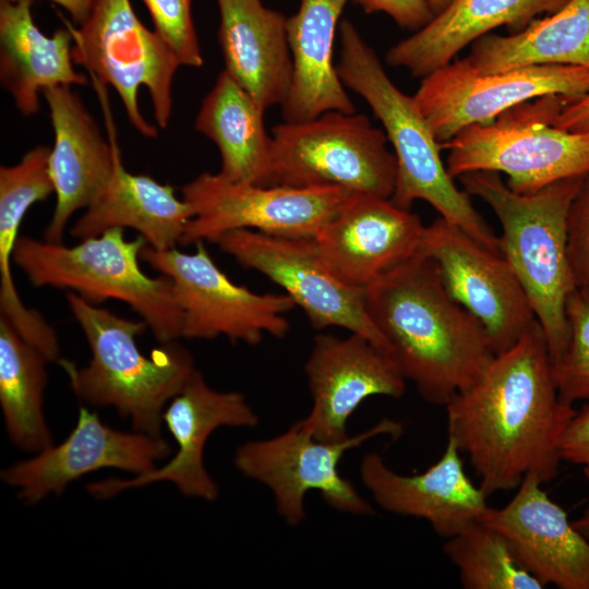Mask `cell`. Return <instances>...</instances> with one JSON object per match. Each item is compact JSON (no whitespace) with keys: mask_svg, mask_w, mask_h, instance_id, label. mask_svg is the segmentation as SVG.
Returning a JSON list of instances; mask_svg holds the SVG:
<instances>
[{"mask_svg":"<svg viewBox=\"0 0 589 589\" xmlns=\"http://www.w3.org/2000/svg\"><path fill=\"white\" fill-rule=\"evenodd\" d=\"M445 408L448 438L467 455L488 496L517 489L529 474L543 484L557 476L562 437L576 409L558 396L539 323Z\"/></svg>","mask_w":589,"mask_h":589,"instance_id":"1","label":"cell"},{"mask_svg":"<svg viewBox=\"0 0 589 589\" xmlns=\"http://www.w3.org/2000/svg\"><path fill=\"white\" fill-rule=\"evenodd\" d=\"M364 301L388 356L429 404L445 406L495 356L483 325L448 293L436 264L419 250L366 286Z\"/></svg>","mask_w":589,"mask_h":589,"instance_id":"2","label":"cell"},{"mask_svg":"<svg viewBox=\"0 0 589 589\" xmlns=\"http://www.w3.org/2000/svg\"><path fill=\"white\" fill-rule=\"evenodd\" d=\"M582 178L519 194L498 172L473 171L459 177L464 191L481 199L498 219L500 251L527 294L552 362L564 352L569 335L566 303L576 287L567 251V219Z\"/></svg>","mask_w":589,"mask_h":589,"instance_id":"3","label":"cell"},{"mask_svg":"<svg viewBox=\"0 0 589 589\" xmlns=\"http://www.w3.org/2000/svg\"><path fill=\"white\" fill-rule=\"evenodd\" d=\"M339 38V77L346 88L366 101L393 146L397 177L389 200L405 209H410L417 200L425 201L440 217L500 252L498 236L474 208L470 195L458 189L448 173L440 154L441 144L414 97L392 82L373 48L349 20L340 22Z\"/></svg>","mask_w":589,"mask_h":589,"instance_id":"4","label":"cell"},{"mask_svg":"<svg viewBox=\"0 0 589 589\" xmlns=\"http://www.w3.org/2000/svg\"><path fill=\"white\" fill-rule=\"evenodd\" d=\"M65 299L92 353L83 368L65 359L58 362L74 394L93 406L115 407L134 431L160 436L166 402L196 370L190 351L175 340L145 356L137 346L148 328L143 320L119 316L73 291Z\"/></svg>","mask_w":589,"mask_h":589,"instance_id":"5","label":"cell"},{"mask_svg":"<svg viewBox=\"0 0 589 589\" xmlns=\"http://www.w3.org/2000/svg\"><path fill=\"white\" fill-rule=\"evenodd\" d=\"M143 237L128 240L122 228L82 239L73 247L20 237L12 263L34 287L73 291L98 304L113 299L129 304L160 344L181 338L182 312L165 275L151 277L141 266Z\"/></svg>","mask_w":589,"mask_h":589,"instance_id":"6","label":"cell"},{"mask_svg":"<svg viewBox=\"0 0 589 589\" xmlns=\"http://www.w3.org/2000/svg\"><path fill=\"white\" fill-rule=\"evenodd\" d=\"M560 95L526 101L488 124H470L442 143L450 177L473 171L503 172L507 187L531 194L556 181L589 173V132H568L552 123L565 105ZM570 99V98H569Z\"/></svg>","mask_w":589,"mask_h":589,"instance_id":"7","label":"cell"},{"mask_svg":"<svg viewBox=\"0 0 589 589\" xmlns=\"http://www.w3.org/2000/svg\"><path fill=\"white\" fill-rule=\"evenodd\" d=\"M265 187H338L390 199L397 163L384 131L365 115L332 110L272 129Z\"/></svg>","mask_w":589,"mask_h":589,"instance_id":"8","label":"cell"},{"mask_svg":"<svg viewBox=\"0 0 589 589\" xmlns=\"http://www.w3.org/2000/svg\"><path fill=\"white\" fill-rule=\"evenodd\" d=\"M65 25L73 36V62L116 91L129 122L141 135L156 137L157 128L140 110L139 89L146 87L157 125L167 128L173 79L181 67L170 46L140 21L130 0H95L82 25Z\"/></svg>","mask_w":589,"mask_h":589,"instance_id":"9","label":"cell"},{"mask_svg":"<svg viewBox=\"0 0 589 589\" xmlns=\"http://www.w3.org/2000/svg\"><path fill=\"white\" fill-rule=\"evenodd\" d=\"M401 433L400 422L384 418L345 441L323 442L297 421L277 436L240 445L233 462L242 474L269 489L278 515L289 526L305 519L304 497L309 491H317L337 510L371 516L375 513L373 506L340 474L338 466L347 450L365 441L382 434L398 438Z\"/></svg>","mask_w":589,"mask_h":589,"instance_id":"10","label":"cell"},{"mask_svg":"<svg viewBox=\"0 0 589 589\" xmlns=\"http://www.w3.org/2000/svg\"><path fill=\"white\" fill-rule=\"evenodd\" d=\"M193 253L145 245L141 260L170 278L182 312L181 338L259 345L265 334L284 338L290 324L285 314L297 305L287 293H257L235 284L216 265L204 241Z\"/></svg>","mask_w":589,"mask_h":589,"instance_id":"11","label":"cell"},{"mask_svg":"<svg viewBox=\"0 0 589 589\" xmlns=\"http://www.w3.org/2000/svg\"><path fill=\"white\" fill-rule=\"evenodd\" d=\"M353 193L338 187L289 188L233 182L202 172L181 189L193 217L181 244L215 243L224 233L248 229L272 236L315 238Z\"/></svg>","mask_w":589,"mask_h":589,"instance_id":"12","label":"cell"},{"mask_svg":"<svg viewBox=\"0 0 589 589\" xmlns=\"http://www.w3.org/2000/svg\"><path fill=\"white\" fill-rule=\"evenodd\" d=\"M588 93L589 68L536 64L479 73L459 59L422 77L413 97L442 144L466 127L491 123L522 103L549 95L577 99Z\"/></svg>","mask_w":589,"mask_h":589,"instance_id":"13","label":"cell"},{"mask_svg":"<svg viewBox=\"0 0 589 589\" xmlns=\"http://www.w3.org/2000/svg\"><path fill=\"white\" fill-rule=\"evenodd\" d=\"M215 244L244 268L280 286L314 329L346 328L386 351L385 340L368 314L364 288L338 279L321 259L314 238L239 229L221 235Z\"/></svg>","mask_w":589,"mask_h":589,"instance_id":"14","label":"cell"},{"mask_svg":"<svg viewBox=\"0 0 589 589\" xmlns=\"http://www.w3.org/2000/svg\"><path fill=\"white\" fill-rule=\"evenodd\" d=\"M419 252L436 264L448 293L483 325L495 354L538 323L505 257L459 226L436 218L424 227Z\"/></svg>","mask_w":589,"mask_h":589,"instance_id":"15","label":"cell"},{"mask_svg":"<svg viewBox=\"0 0 589 589\" xmlns=\"http://www.w3.org/2000/svg\"><path fill=\"white\" fill-rule=\"evenodd\" d=\"M259 421L241 393L216 390L195 370L163 413V422L178 444L170 461L128 480L105 479L87 484L86 489L95 498L104 500L127 489L170 481L184 496L213 502L219 489L203 461L208 437L221 426L254 428Z\"/></svg>","mask_w":589,"mask_h":589,"instance_id":"16","label":"cell"},{"mask_svg":"<svg viewBox=\"0 0 589 589\" xmlns=\"http://www.w3.org/2000/svg\"><path fill=\"white\" fill-rule=\"evenodd\" d=\"M304 372L312 407L300 422L323 442L347 440L348 420L366 398H399L406 390V380L388 353L356 333L344 338L315 335Z\"/></svg>","mask_w":589,"mask_h":589,"instance_id":"17","label":"cell"},{"mask_svg":"<svg viewBox=\"0 0 589 589\" xmlns=\"http://www.w3.org/2000/svg\"><path fill=\"white\" fill-rule=\"evenodd\" d=\"M170 453L171 446L160 436L118 431L103 423L96 412L81 407L75 428L62 443L11 465L1 471V479L32 505L50 493L61 494L72 481L101 468L136 476L148 472Z\"/></svg>","mask_w":589,"mask_h":589,"instance_id":"18","label":"cell"},{"mask_svg":"<svg viewBox=\"0 0 589 589\" xmlns=\"http://www.w3.org/2000/svg\"><path fill=\"white\" fill-rule=\"evenodd\" d=\"M424 227L419 215L389 199L351 193L314 240L338 279L365 288L417 254Z\"/></svg>","mask_w":589,"mask_h":589,"instance_id":"19","label":"cell"},{"mask_svg":"<svg viewBox=\"0 0 589 589\" xmlns=\"http://www.w3.org/2000/svg\"><path fill=\"white\" fill-rule=\"evenodd\" d=\"M526 476L503 507H490L481 519L506 541L516 562L543 587L589 589V541L567 513Z\"/></svg>","mask_w":589,"mask_h":589,"instance_id":"20","label":"cell"},{"mask_svg":"<svg viewBox=\"0 0 589 589\" xmlns=\"http://www.w3.org/2000/svg\"><path fill=\"white\" fill-rule=\"evenodd\" d=\"M460 450L447 437L441 458L421 473L404 476L390 469L377 453L360 462V478L384 510L426 520L443 538H450L490 509L489 497L467 476Z\"/></svg>","mask_w":589,"mask_h":589,"instance_id":"21","label":"cell"},{"mask_svg":"<svg viewBox=\"0 0 589 589\" xmlns=\"http://www.w3.org/2000/svg\"><path fill=\"white\" fill-rule=\"evenodd\" d=\"M43 96L55 134L48 171L56 194L44 238L61 243L72 215L85 209L107 184L119 147L113 137L106 141L72 86L58 85L44 91Z\"/></svg>","mask_w":589,"mask_h":589,"instance_id":"22","label":"cell"},{"mask_svg":"<svg viewBox=\"0 0 589 589\" xmlns=\"http://www.w3.org/2000/svg\"><path fill=\"white\" fill-rule=\"evenodd\" d=\"M225 71L264 111L281 106L292 81L287 16L262 0H217Z\"/></svg>","mask_w":589,"mask_h":589,"instance_id":"23","label":"cell"},{"mask_svg":"<svg viewBox=\"0 0 589 589\" xmlns=\"http://www.w3.org/2000/svg\"><path fill=\"white\" fill-rule=\"evenodd\" d=\"M32 3L0 1V82L25 117L38 111L44 91L88 82L74 69L70 28L45 35L34 22Z\"/></svg>","mask_w":589,"mask_h":589,"instance_id":"24","label":"cell"},{"mask_svg":"<svg viewBox=\"0 0 589 589\" xmlns=\"http://www.w3.org/2000/svg\"><path fill=\"white\" fill-rule=\"evenodd\" d=\"M348 1L301 0L287 19L292 81L280 106L285 122L311 120L332 110L356 112L333 62L337 26Z\"/></svg>","mask_w":589,"mask_h":589,"instance_id":"25","label":"cell"},{"mask_svg":"<svg viewBox=\"0 0 589 589\" xmlns=\"http://www.w3.org/2000/svg\"><path fill=\"white\" fill-rule=\"evenodd\" d=\"M568 0H453L442 12L386 52V62L424 77L452 62L467 45L501 25L525 28L541 13L558 11ZM515 32V33H516Z\"/></svg>","mask_w":589,"mask_h":589,"instance_id":"26","label":"cell"},{"mask_svg":"<svg viewBox=\"0 0 589 589\" xmlns=\"http://www.w3.org/2000/svg\"><path fill=\"white\" fill-rule=\"evenodd\" d=\"M192 217L190 205L177 197L173 187L129 172L118 149L110 179L70 228V235L82 240L112 228H131L153 249L169 250L181 244Z\"/></svg>","mask_w":589,"mask_h":589,"instance_id":"27","label":"cell"},{"mask_svg":"<svg viewBox=\"0 0 589 589\" xmlns=\"http://www.w3.org/2000/svg\"><path fill=\"white\" fill-rule=\"evenodd\" d=\"M50 148L37 145L12 166L0 167V315L48 362H58L60 346L52 326L35 309L26 306L12 276V254L27 211L55 193L48 171Z\"/></svg>","mask_w":589,"mask_h":589,"instance_id":"28","label":"cell"},{"mask_svg":"<svg viewBox=\"0 0 589 589\" xmlns=\"http://www.w3.org/2000/svg\"><path fill=\"white\" fill-rule=\"evenodd\" d=\"M264 112L225 70L219 73L201 104L194 128L217 146L218 172L224 178L264 184L273 142Z\"/></svg>","mask_w":589,"mask_h":589,"instance_id":"29","label":"cell"},{"mask_svg":"<svg viewBox=\"0 0 589 589\" xmlns=\"http://www.w3.org/2000/svg\"><path fill=\"white\" fill-rule=\"evenodd\" d=\"M464 60L479 73L536 64L589 68V0H568L558 11L508 36L486 34L472 44Z\"/></svg>","mask_w":589,"mask_h":589,"instance_id":"30","label":"cell"},{"mask_svg":"<svg viewBox=\"0 0 589 589\" xmlns=\"http://www.w3.org/2000/svg\"><path fill=\"white\" fill-rule=\"evenodd\" d=\"M48 360L0 315V405L7 431L20 448L39 453L52 445L43 412Z\"/></svg>","mask_w":589,"mask_h":589,"instance_id":"31","label":"cell"},{"mask_svg":"<svg viewBox=\"0 0 589 589\" xmlns=\"http://www.w3.org/2000/svg\"><path fill=\"white\" fill-rule=\"evenodd\" d=\"M443 551L465 589H543L514 558L504 538L482 520L447 539Z\"/></svg>","mask_w":589,"mask_h":589,"instance_id":"32","label":"cell"},{"mask_svg":"<svg viewBox=\"0 0 589 589\" xmlns=\"http://www.w3.org/2000/svg\"><path fill=\"white\" fill-rule=\"evenodd\" d=\"M569 335L562 356L552 362L560 398L589 402V300L574 290L566 303Z\"/></svg>","mask_w":589,"mask_h":589,"instance_id":"33","label":"cell"},{"mask_svg":"<svg viewBox=\"0 0 589 589\" xmlns=\"http://www.w3.org/2000/svg\"><path fill=\"white\" fill-rule=\"evenodd\" d=\"M154 29L176 53L181 65L200 68L203 57L191 14L192 0H142Z\"/></svg>","mask_w":589,"mask_h":589,"instance_id":"34","label":"cell"},{"mask_svg":"<svg viewBox=\"0 0 589 589\" xmlns=\"http://www.w3.org/2000/svg\"><path fill=\"white\" fill-rule=\"evenodd\" d=\"M567 251L576 290L589 300V173L569 208Z\"/></svg>","mask_w":589,"mask_h":589,"instance_id":"35","label":"cell"},{"mask_svg":"<svg viewBox=\"0 0 589 589\" xmlns=\"http://www.w3.org/2000/svg\"><path fill=\"white\" fill-rule=\"evenodd\" d=\"M364 13L383 12L400 27L418 31L426 25L434 13L428 0H353Z\"/></svg>","mask_w":589,"mask_h":589,"instance_id":"36","label":"cell"},{"mask_svg":"<svg viewBox=\"0 0 589 589\" xmlns=\"http://www.w3.org/2000/svg\"><path fill=\"white\" fill-rule=\"evenodd\" d=\"M563 461L581 468L589 480V402L576 410L561 442Z\"/></svg>","mask_w":589,"mask_h":589,"instance_id":"37","label":"cell"},{"mask_svg":"<svg viewBox=\"0 0 589 589\" xmlns=\"http://www.w3.org/2000/svg\"><path fill=\"white\" fill-rule=\"evenodd\" d=\"M552 123L568 132H589V93L568 100L554 116Z\"/></svg>","mask_w":589,"mask_h":589,"instance_id":"38","label":"cell"},{"mask_svg":"<svg viewBox=\"0 0 589 589\" xmlns=\"http://www.w3.org/2000/svg\"><path fill=\"white\" fill-rule=\"evenodd\" d=\"M16 1V0H7ZM62 7L71 16L73 24L82 25L92 11L95 0H50Z\"/></svg>","mask_w":589,"mask_h":589,"instance_id":"39","label":"cell"},{"mask_svg":"<svg viewBox=\"0 0 589 589\" xmlns=\"http://www.w3.org/2000/svg\"><path fill=\"white\" fill-rule=\"evenodd\" d=\"M573 522L578 531L589 541V507Z\"/></svg>","mask_w":589,"mask_h":589,"instance_id":"40","label":"cell"},{"mask_svg":"<svg viewBox=\"0 0 589 589\" xmlns=\"http://www.w3.org/2000/svg\"><path fill=\"white\" fill-rule=\"evenodd\" d=\"M428 1L435 15L442 12L453 0H428Z\"/></svg>","mask_w":589,"mask_h":589,"instance_id":"41","label":"cell"}]
</instances>
